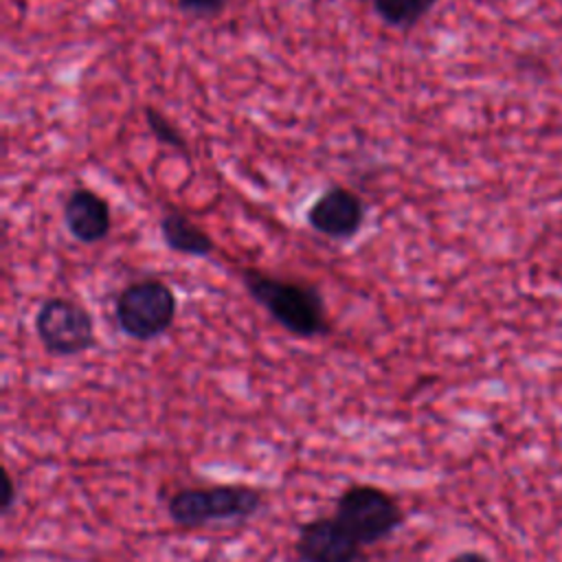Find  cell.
<instances>
[{"label": "cell", "instance_id": "obj_1", "mask_svg": "<svg viewBox=\"0 0 562 562\" xmlns=\"http://www.w3.org/2000/svg\"><path fill=\"white\" fill-rule=\"evenodd\" d=\"M241 281L250 299L292 336L318 338L331 331L318 288L294 279L272 277L257 268H244Z\"/></svg>", "mask_w": 562, "mask_h": 562}, {"label": "cell", "instance_id": "obj_2", "mask_svg": "<svg viewBox=\"0 0 562 562\" xmlns=\"http://www.w3.org/2000/svg\"><path fill=\"white\" fill-rule=\"evenodd\" d=\"M266 505L259 487L241 483L180 487L167 498V516L184 529H200L213 522H235L257 516Z\"/></svg>", "mask_w": 562, "mask_h": 562}, {"label": "cell", "instance_id": "obj_3", "mask_svg": "<svg viewBox=\"0 0 562 562\" xmlns=\"http://www.w3.org/2000/svg\"><path fill=\"white\" fill-rule=\"evenodd\" d=\"M334 516L362 547L391 538L404 522V509L397 498L389 490L371 483L347 485L336 496Z\"/></svg>", "mask_w": 562, "mask_h": 562}, {"label": "cell", "instance_id": "obj_4", "mask_svg": "<svg viewBox=\"0 0 562 562\" xmlns=\"http://www.w3.org/2000/svg\"><path fill=\"white\" fill-rule=\"evenodd\" d=\"M178 299L160 279H138L127 283L114 301L119 329L132 340H154L176 321Z\"/></svg>", "mask_w": 562, "mask_h": 562}, {"label": "cell", "instance_id": "obj_5", "mask_svg": "<svg viewBox=\"0 0 562 562\" xmlns=\"http://www.w3.org/2000/svg\"><path fill=\"white\" fill-rule=\"evenodd\" d=\"M33 323L37 340L50 356H79L97 342L92 314L81 303L66 296L42 301Z\"/></svg>", "mask_w": 562, "mask_h": 562}, {"label": "cell", "instance_id": "obj_6", "mask_svg": "<svg viewBox=\"0 0 562 562\" xmlns=\"http://www.w3.org/2000/svg\"><path fill=\"white\" fill-rule=\"evenodd\" d=\"M362 549L334 514L301 522L294 540L299 562H360Z\"/></svg>", "mask_w": 562, "mask_h": 562}, {"label": "cell", "instance_id": "obj_7", "mask_svg": "<svg viewBox=\"0 0 562 562\" xmlns=\"http://www.w3.org/2000/svg\"><path fill=\"white\" fill-rule=\"evenodd\" d=\"M305 220L329 239H351L364 222V204L351 189L331 187L310 204Z\"/></svg>", "mask_w": 562, "mask_h": 562}, {"label": "cell", "instance_id": "obj_8", "mask_svg": "<svg viewBox=\"0 0 562 562\" xmlns=\"http://www.w3.org/2000/svg\"><path fill=\"white\" fill-rule=\"evenodd\" d=\"M64 224L77 241L99 244L112 231L110 204L97 191L79 187L64 202Z\"/></svg>", "mask_w": 562, "mask_h": 562}, {"label": "cell", "instance_id": "obj_9", "mask_svg": "<svg viewBox=\"0 0 562 562\" xmlns=\"http://www.w3.org/2000/svg\"><path fill=\"white\" fill-rule=\"evenodd\" d=\"M158 228H160L162 241L173 252L189 255V257H209L215 250L211 235L176 209L165 211L160 215Z\"/></svg>", "mask_w": 562, "mask_h": 562}, {"label": "cell", "instance_id": "obj_10", "mask_svg": "<svg viewBox=\"0 0 562 562\" xmlns=\"http://www.w3.org/2000/svg\"><path fill=\"white\" fill-rule=\"evenodd\" d=\"M435 4L437 0H371L375 15L393 29H413Z\"/></svg>", "mask_w": 562, "mask_h": 562}, {"label": "cell", "instance_id": "obj_11", "mask_svg": "<svg viewBox=\"0 0 562 562\" xmlns=\"http://www.w3.org/2000/svg\"><path fill=\"white\" fill-rule=\"evenodd\" d=\"M145 121H147V127L149 132L154 134V138L162 145H169L178 151H187V140L184 136L180 134V130L156 108H145Z\"/></svg>", "mask_w": 562, "mask_h": 562}, {"label": "cell", "instance_id": "obj_12", "mask_svg": "<svg viewBox=\"0 0 562 562\" xmlns=\"http://www.w3.org/2000/svg\"><path fill=\"white\" fill-rule=\"evenodd\" d=\"M178 7L184 13H191L198 18H211L226 7V0H178Z\"/></svg>", "mask_w": 562, "mask_h": 562}, {"label": "cell", "instance_id": "obj_13", "mask_svg": "<svg viewBox=\"0 0 562 562\" xmlns=\"http://www.w3.org/2000/svg\"><path fill=\"white\" fill-rule=\"evenodd\" d=\"M15 498H18V487L13 483V476L9 472H4V501H2V512L9 514L15 505Z\"/></svg>", "mask_w": 562, "mask_h": 562}, {"label": "cell", "instance_id": "obj_14", "mask_svg": "<svg viewBox=\"0 0 562 562\" xmlns=\"http://www.w3.org/2000/svg\"><path fill=\"white\" fill-rule=\"evenodd\" d=\"M448 562H490V558L476 549H465L448 558Z\"/></svg>", "mask_w": 562, "mask_h": 562}]
</instances>
